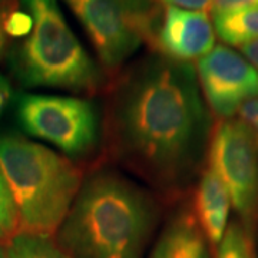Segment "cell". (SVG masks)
Segmentation results:
<instances>
[{
  "label": "cell",
  "instance_id": "6da1fadb",
  "mask_svg": "<svg viewBox=\"0 0 258 258\" xmlns=\"http://www.w3.org/2000/svg\"><path fill=\"white\" fill-rule=\"evenodd\" d=\"M105 138L119 165L164 197L181 195L204 142L192 66L161 55L120 75L108 99Z\"/></svg>",
  "mask_w": 258,
  "mask_h": 258
},
{
  "label": "cell",
  "instance_id": "7a4b0ae2",
  "mask_svg": "<svg viewBox=\"0 0 258 258\" xmlns=\"http://www.w3.org/2000/svg\"><path fill=\"white\" fill-rule=\"evenodd\" d=\"M158 211L154 197L128 176L96 169L83 178L56 242L72 258H142Z\"/></svg>",
  "mask_w": 258,
  "mask_h": 258
},
{
  "label": "cell",
  "instance_id": "3957f363",
  "mask_svg": "<svg viewBox=\"0 0 258 258\" xmlns=\"http://www.w3.org/2000/svg\"><path fill=\"white\" fill-rule=\"evenodd\" d=\"M0 172L18 215V232L52 237L83 176L72 159L12 132H0Z\"/></svg>",
  "mask_w": 258,
  "mask_h": 258
},
{
  "label": "cell",
  "instance_id": "277c9868",
  "mask_svg": "<svg viewBox=\"0 0 258 258\" xmlns=\"http://www.w3.org/2000/svg\"><path fill=\"white\" fill-rule=\"evenodd\" d=\"M23 5L33 28L13 59L20 82L28 88L98 92L103 75L66 23L57 0H23Z\"/></svg>",
  "mask_w": 258,
  "mask_h": 258
},
{
  "label": "cell",
  "instance_id": "5b68a950",
  "mask_svg": "<svg viewBox=\"0 0 258 258\" xmlns=\"http://www.w3.org/2000/svg\"><path fill=\"white\" fill-rule=\"evenodd\" d=\"M16 116L23 131L52 144L69 159L92 155L101 139V116L89 99L57 95H22Z\"/></svg>",
  "mask_w": 258,
  "mask_h": 258
},
{
  "label": "cell",
  "instance_id": "8992f818",
  "mask_svg": "<svg viewBox=\"0 0 258 258\" xmlns=\"http://www.w3.org/2000/svg\"><path fill=\"white\" fill-rule=\"evenodd\" d=\"M208 159L251 235L258 221V145L252 129L240 118L220 120L211 134Z\"/></svg>",
  "mask_w": 258,
  "mask_h": 258
},
{
  "label": "cell",
  "instance_id": "52a82bcc",
  "mask_svg": "<svg viewBox=\"0 0 258 258\" xmlns=\"http://www.w3.org/2000/svg\"><path fill=\"white\" fill-rule=\"evenodd\" d=\"M197 72L211 111L222 119H230L245 102L258 98L255 68L230 47L214 46L198 59Z\"/></svg>",
  "mask_w": 258,
  "mask_h": 258
},
{
  "label": "cell",
  "instance_id": "ba28073f",
  "mask_svg": "<svg viewBox=\"0 0 258 258\" xmlns=\"http://www.w3.org/2000/svg\"><path fill=\"white\" fill-rule=\"evenodd\" d=\"M79 19L108 74H116L141 45L118 0H64Z\"/></svg>",
  "mask_w": 258,
  "mask_h": 258
},
{
  "label": "cell",
  "instance_id": "9c48e42d",
  "mask_svg": "<svg viewBox=\"0 0 258 258\" xmlns=\"http://www.w3.org/2000/svg\"><path fill=\"white\" fill-rule=\"evenodd\" d=\"M215 33L207 12L166 6L158 35L157 50L176 62H188L210 53Z\"/></svg>",
  "mask_w": 258,
  "mask_h": 258
},
{
  "label": "cell",
  "instance_id": "30bf717a",
  "mask_svg": "<svg viewBox=\"0 0 258 258\" xmlns=\"http://www.w3.org/2000/svg\"><path fill=\"white\" fill-rule=\"evenodd\" d=\"M231 200L227 188L211 168H205L195 192V220L212 245L221 242L227 230Z\"/></svg>",
  "mask_w": 258,
  "mask_h": 258
},
{
  "label": "cell",
  "instance_id": "8fae6325",
  "mask_svg": "<svg viewBox=\"0 0 258 258\" xmlns=\"http://www.w3.org/2000/svg\"><path fill=\"white\" fill-rule=\"evenodd\" d=\"M149 258H210L192 212H179L168 222Z\"/></svg>",
  "mask_w": 258,
  "mask_h": 258
},
{
  "label": "cell",
  "instance_id": "7c38bea8",
  "mask_svg": "<svg viewBox=\"0 0 258 258\" xmlns=\"http://www.w3.org/2000/svg\"><path fill=\"white\" fill-rule=\"evenodd\" d=\"M217 35L225 43L241 46L258 37V6L212 15Z\"/></svg>",
  "mask_w": 258,
  "mask_h": 258
},
{
  "label": "cell",
  "instance_id": "4fadbf2b",
  "mask_svg": "<svg viewBox=\"0 0 258 258\" xmlns=\"http://www.w3.org/2000/svg\"><path fill=\"white\" fill-rule=\"evenodd\" d=\"M8 258H72L46 235L16 232L6 245Z\"/></svg>",
  "mask_w": 258,
  "mask_h": 258
},
{
  "label": "cell",
  "instance_id": "5bb4252c",
  "mask_svg": "<svg viewBox=\"0 0 258 258\" xmlns=\"http://www.w3.org/2000/svg\"><path fill=\"white\" fill-rule=\"evenodd\" d=\"M217 258H252V242L241 224L232 222L227 227L218 244Z\"/></svg>",
  "mask_w": 258,
  "mask_h": 258
},
{
  "label": "cell",
  "instance_id": "9a60e30c",
  "mask_svg": "<svg viewBox=\"0 0 258 258\" xmlns=\"http://www.w3.org/2000/svg\"><path fill=\"white\" fill-rule=\"evenodd\" d=\"M18 232L16 208L6 181L0 172V241H9Z\"/></svg>",
  "mask_w": 258,
  "mask_h": 258
},
{
  "label": "cell",
  "instance_id": "2e32d148",
  "mask_svg": "<svg viewBox=\"0 0 258 258\" xmlns=\"http://www.w3.org/2000/svg\"><path fill=\"white\" fill-rule=\"evenodd\" d=\"M32 28H33V19L28 12L8 10V15L5 18V32L8 36H29L32 32Z\"/></svg>",
  "mask_w": 258,
  "mask_h": 258
},
{
  "label": "cell",
  "instance_id": "e0dca14e",
  "mask_svg": "<svg viewBox=\"0 0 258 258\" xmlns=\"http://www.w3.org/2000/svg\"><path fill=\"white\" fill-rule=\"evenodd\" d=\"M238 113H240V119L244 120L252 129L258 145V98L245 102L240 108Z\"/></svg>",
  "mask_w": 258,
  "mask_h": 258
},
{
  "label": "cell",
  "instance_id": "ac0fdd59",
  "mask_svg": "<svg viewBox=\"0 0 258 258\" xmlns=\"http://www.w3.org/2000/svg\"><path fill=\"white\" fill-rule=\"evenodd\" d=\"M251 6H258V0H211L210 12L212 15H217V13L244 9Z\"/></svg>",
  "mask_w": 258,
  "mask_h": 258
},
{
  "label": "cell",
  "instance_id": "d6986e66",
  "mask_svg": "<svg viewBox=\"0 0 258 258\" xmlns=\"http://www.w3.org/2000/svg\"><path fill=\"white\" fill-rule=\"evenodd\" d=\"M161 2L166 3L168 6H175L188 10H201L207 13L211 8V0H161Z\"/></svg>",
  "mask_w": 258,
  "mask_h": 258
},
{
  "label": "cell",
  "instance_id": "ffe728a7",
  "mask_svg": "<svg viewBox=\"0 0 258 258\" xmlns=\"http://www.w3.org/2000/svg\"><path fill=\"white\" fill-rule=\"evenodd\" d=\"M240 49L242 55L247 57V60L255 68V71L258 72V37L241 45Z\"/></svg>",
  "mask_w": 258,
  "mask_h": 258
},
{
  "label": "cell",
  "instance_id": "44dd1931",
  "mask_svg": "<svg viewBox=\"0 0 258 258\" xmlns=\"http://www.w3.org/2000/svg\"><path fill=\"white\" fill-rule=\"evenodd\" d=\"M12 96H13V91H12L10 82L3 75H0V116L3 111L8 108Z\"/></svg>",
  "mask_w": 258,
  "mask_h": 258
},
{
  "label": "cell",
  "instance_id": "7402d4cb",
  "mask_svg": "<svg viewBox=\"0 0 258 258\" xmlns=\"http://www.w3.org/2000/svg\"><path fill=\"white\" fill-rule=\"evenodd\" d=\"M8 6H2L0 8V59L5 55L6 50V45H8V35L5 32V18L8 15Z\"/></svg>",
  "mask_w": 258,
  "mask_h": 258
},
{
  "label": "cell",
  "instance_id": "603a6c76",
  "mask_svg": "<svg viewBox=\"0 0 258 258\" xmlns=\"http://www.w3.org/2000/svg\"><path fill=\"white\" fill-rule=\"evenodd\" d=\"M0 258H8V255H6V249H3L2 247H0Z\"/></svg>",
  "mask_w": 258,
  "mask_h": 258
},
{
  "label": "cell",
  "instance_id": "cb8c5ba5",
  "mask_svg": "<svg viewBox=\"0 0 258 258\" xmlns=\"http://www.w3.org/2000/svg\"><path fill=\"white\" fill-rule=\"evenodd\" d=\"M2 2H6V0H0V3H2Z\"/></svg>",
  "mask_w": 258,
  "mask_h": 258
}]
</instances>
